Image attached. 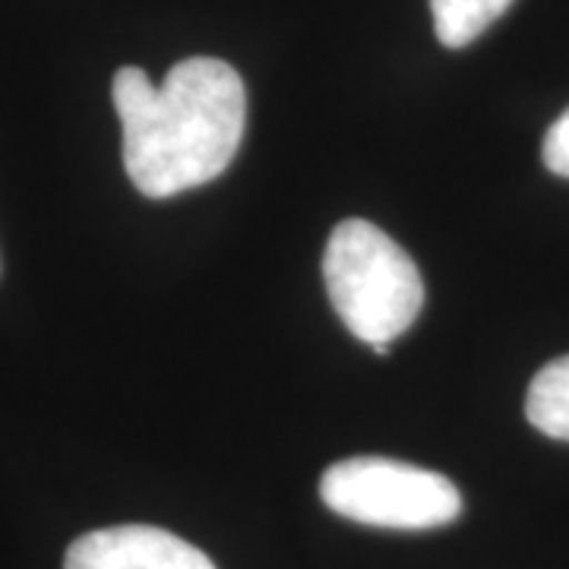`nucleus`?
Segmentation results:
<instances>
[{
  "mask_svg": "<svg viewBox=\"0 0 569 569\" xmlns=\"http://www.w3.org/2000/svg\"><path fill=\"white\" fill-rule=\"evenodd\" d=\"M111 99L123 130V168L149 200L216 181L244 140V80L216 58L174 63L159 89L140 67H121Z\"/></svg>",
  "mask_w": 569,
  "mask_h": 569,
  "instance_id": "nucleus-1",
  "label": "nucleus"
},
{
  "mask_svg": "<svg viewBox=\"0 0 569 569\" xmlns=\"http://www.w3.org/2000/svg\"><path fill=\"white\" fill-rule=\"evenodd\" d=\"M323 279L339 320L370 348L399 339L425 307L415 260L365 219L336 224L323 253Z\"/></svg>",
  "mask_w": 569,
  "mask_h": 569,
  "instance_id": "nucleus-2",
  "label": "nucleus"
},
{
  "mask_svg": "<svg viewBox=\"0 0 569 569\" xmlns=\"http://www.w3.org/2000/svg\"><path fill=\"white\" fill-rule=\"evenodd\" d=\"M320 497L332 512L373 529H440L462 512V497L449 478L383 456L326 468Z\"/></svg>",
  "mask_w": 569,
  "mask_h": 569,
  "instance_id": "nucleus-3",
  "label": "nucleus"
},
{
  "mask_svg": "<svg viewBox=\"0 0 569 569\" xmlns=\"http://www.w3.org/2000/svg\"><path fill=\"white\" fill-rule=\"evenodd\" d=\"M63 569H216L203 550L156 526H114L77 538Z\"/></svg>",
  "mask_w": 569,
  "mask_h": 569,
  "instance_id": "nucleus-4",
  "label": "nucleus"
},
{
  "mask_svg": "<svg viewBox=\"0 0 569 569\" xmlns=\"http://www.w3.org/2000/svg\"><path fill=\"white\" fill-rule=\"evenodd\" d=\"M526 418L545 437L569 443V355L538 370L526 396Z\"/></svg>",
  "mask_w": 569,
  "mask_h": 569,
  "instance_id": "nucleus-5",
  "label": "nucleus"
},
{
  "mask_svg": "<svg viewBox=\"0 0 569 569\" xmlns=\"http://www.w3.org/2000/svg\"><path fill=\"white\" fill-rule=\"evenodd\" d=\"M512 7V0H430L433 32L443 48H466L488 32Z\"/></svg>",
  "mask_w": 569,
  "mask_h": 569,
  "instance_id": "nucleus-6",
  "label": "nucleus"
},
{
  "mask_svg": "<svg viewBox=\"0 0 569 569\" xmlns=\"http://www.w3.org/2000/svg\"><path fill=\"white\" fill-rule=\"evenodd\" d=\"M541 156H545L548 171L560 174V178H569V108L557 121L550 123Z\"/></svg>",
  "mask_w": 569,
  "mask_h": 569,
  "instance_id": "nucleus-7",
  "label": "nucleus"
}]
</instances>
